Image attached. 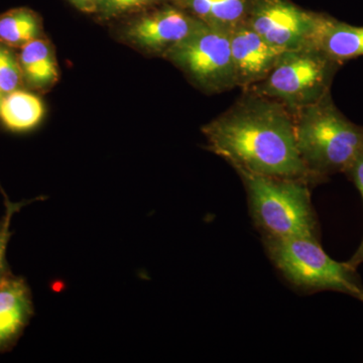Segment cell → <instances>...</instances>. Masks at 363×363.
<instances>
[{"instance_id": "obj_5", "label": "cell", "mask_w": 363, "mask_h": 363, "mask_svg": "<svg viewBox=\"0 0 363 363\" xmlns=\"http://www.w3.org/2000/svg\"><path fill=\"white\" fill-rule=\"evenodd\" d=\"M341 67L318 47L291 50L281 54L267 78L247 90L277 100L294 113L331 92Z\"/></svg>"}, {"instance_id": "obj_4", "label": "cell", "mask_w": 363, "mask_h": 363, "mask_svg": "<svg viewBox=\"0 0 363 363\" xmlns=\"http://www.w3.org/2000/svg\"><path fill=\"white\" fill-rule=\"evenodd\" d=\"M272 264L294 288L313 294L334 291L360 298L363 286L357 269L336 262L324 252L319 240L310 238H262Z\"/></svg>"}, {"instance_id": "obj_12", "label": "cell", "mask_w": 363, "mask_h": 363, "mask_svg": "<svg viewBox=\"0 0 363 363\" xmlns=\"http://www.w3.org/2000/svg\"><path fill=\"white\" fill-rule=\"evenodd\" d=\"M211 28L233 32L245 23L250 0H169Z\"/></svg>"}, {"instance_id": "obj_23", "label": "cell", "mask_w": 363, "mask_h": 363, "mask_svg": "<svg viewBox=\"0 0 363 363\" xmlns=\"http://www.w3.org/2000/svg\"></svg>"}, {"instance_id": "obj_14", "label": "cell", "mask_w": 363, "mask_h": 363, "mask_svg": "<svg viewBox=\"0 0 363 363\" xmlns=\"http://www.w3.org/2000/svg\"><path fill=\"white\" fill-rule=\"evenodd\" d=\"M45 116L42 100L23 89L4 95L0 104V121L13 133H26L39 125Z\"/></svg>"}, {"instance_id": "obj_1", "label": "cell", "mask_w": 363, "mask_h": 363, "mask_svg": "<svg viewBox=\"0 0 363 363\" xmlns=\"http://www.w3.org/2000/svg\"><path fill=\"white\" fill-rule=\"evenodd\" d=\"M202 133L208 149L235 171L314 184L298 152L293 112L277 100L245 90Z\"/></svg>"}, {"instance_id": "obj_16", "label": "cell", "mask_w": 363, "mask_h": 363, "mask_svg": "<svg viewBox=\"0 0 363 363\" xmlns=\"http://www.w3.org/2000/svg\"><path fill=\"white\" fill-rule=\"evenodd\" d=\"M11 49L0 43V90L4 95L21 89L25 85L18 56Z\"/></svg>"}, {"instance_id": "obj_22", "label": "cell", "mask_w": 363, "mask_h": 363, "mask_svg": "<svg viewBox=\"0 0 363 363\" xmlns=\"http://www.w3.org/2000/svg\"><path fill=\"white\" fill-rule=\"evenodd\" d=\"M360 301H362L363 302V295L362 296V298H359Z\"/></svg>"}, {"instance_id": "obj_6", "label": "cell", "mask_w": 363, "mask_h": 363, "mask_svg": "<svg viewBox=\"0 0 363 363\" xmlns=\"http://www.w3.org/2000/svg\"><path fill=\"white\" fill-rule=\"evenodd\" d=\"M164 59L173 63L193 84L209 94L238 87L231 56L230 32L206 25Z\"/></svg>"}, {"instance_id": "obj_17", "label": "cell", "mask_w": 363, "mask_h": 363, "mask_svg": "<svg viewBox=\"0 0 363 363\" xmlns=\"http://www.w3.org/2000/svg\"><path fill=\"white\" fill-rule=\"evenodd\" d=\"M169 0H99L96 13L102 18L135 16Z\"/></svg>"}, {"instance_id": "obj_11", "label": "cell", "mask_w": 363, "mask_h": 363, "mask_svg": "<svg viewBox=\"0 0 363 363\" xmlns=\"http://www.w3.org/2000/svg\"><path fill=\"white\" fill-rule=\"evenodd\" d=\"M23 83L28 88L47 91L59 80V69L50 43L39 39L21 48L18 55Z\"/></svg>"}, {"instance_id": "obj_21", "label": "cell", "mask_w": 363, "mask_h": 363, "mask_svg": "<svg viewBox=\"0 0 363 363\" xmlns=\"http://www.w3.org/2000/svg\"><path fill=\"white\" fill-rule=\"evenodd\" d=\"M4 94L1 92V90H0V104H1L2 99H4Z\"/></svg>"}, {"instance_id": "obj_9", "label": "cell", "mask_w": 363, "mask_h": 363, "mask_svg": "<svg viewBox=\"0 0 363 363\" xmlns=\"http://www.w3.org/2000/svg\"><path fill=\"white\" fill-rule=\"evenodd\" d=\"M230 45L236 86L243 90L267 78L285 52L269 44L245 23L230 33Z\"/></svg>"}, {"instance_id": "obj_3", "label": "cell", "mask_w": 363, "mask_h": 363, "mask_svg": "<svg viewBox=\"0 0 363 363\" xmlns=\"http://www.w3.org/2000/svg\"><path fill=\"white\" fill-rule=\"evenodd\" d=\"M247 195L253 224L262 238H310L319 240V228L309 183L236 169Z\"/></svg>"}, {"instance_id": "obj_20", "label": "cell", "mask_w": 363, "mask_h": 363, "mask_svg": "<svg viewBox=\"0 0 363 363\" xmlns=\"http://www.w3.org/2000/svg\"><path fill=\"white\" fill-rule=\"evenodd\" d=\"M68 1L83 13H95L99 0H68Z\"/></svg>"}, {"instance_id": "obj_7", "label": "cell", "mask_w": 363, "mask_h": 363, "mask_svg": "<svg viewBox=\"0 0 363 363\" xmlns=\"http://www.w3.org/2000/svg\"><path fill=\"white\" fill-rule=\"evenodd\" d=\"M326 13L307 11L292 0H250L245 23L281 51L318 47Z\"/></svg>"}, {"instance_id": "obj_2", "label": "cell", "mask_w": 363, "mask_h": 363, "mask_svg": "<svg viewBox=\"0 0 363 363\" xmlns=\"http://www.w3.org/2000/svg\"><path fill=\"white\" fill-rule=\"evenodd\" d=\"M293 114L298 152L314 184L347 173L363 150V126L339 111L331 92Z\"/></svg>"}, {"instance_id": "obj_8", "label": "cell", "mask_w": 363, "mask_h": 363, "mask_svg": "<svg viewBox=\"0 0 363 363\" xmlns=\"http://www.w3.org/2000/svg\"><path fill=\"white\" fill-rule=\"evenodd\" d=\"M205 26L187 11L171 1L135 14L123 28L126 42L143 51L164 58L169 50L180 45Z\"/></svg>"}, {"instance_id": "obj_19", "label": "cell", "mask_w": 363, "mask_h": 363, "mask_svg": "<svg viewBox=\"0 0 363 363\" xmlns=\"http://www.w3.org/2000/svg\"><path fill=\"white\" fill-rule=\"evenodd\" d=\"M346 175L350 177V180L357 186V190L359 191L363 200V150L360 152L357 159L355 160V162H353L352 166H351L350 171L346 173ZM346 262L354 269H357L359 264H363V238L357 252Z\"/></svg>"}, {"instance_id": "obj_13", "label": "cell", "mask_w": 363, "mask_h": 363, "mask_svg": "<svg viewBox=\"0 0 363 363\" xmlns=\"http://www.w3.org/2000/svg\"><path fill=\"white\" fill-rule=\"evenodd\" d=\"M318 48L343 66L363 57V26L350 25L327 14Z\"/></svg>"}, {"instance_id": "obj_10", "label": "cell", "mask_w": 363, "mask_h": 363, "mask_svg": "<svg viewBox=\"0 0 363 363\" xmlns=\"http://www.w3.org/2000/svg\"><path fill=\"white\" fill-rule=\"evenodd\" d=\"M33 313L32 295L25 279L9 274L0 279V351L16 343Z\"/></svg>"}, {"instance_id": "obj_18", "label": "cell", "mask_w": 363, "mask_h": 363, "mask_svg": "<svg viewBox=\"0 0 363 363\" xmlns=\"http://www.w3.org/2000/svg\"><path fill=\"white\" fill-rule=\"evenodd\" d=\"M4 201H6V215H4V220L0 223V279L6 277L9 272L6 269V253L7 245H9V238H11V233L9 230L11 227V218L13 214L20 211L21 208L25 206L26 204L33 201H26L21 203H13L9 201V198L4 194Z\"/></svg>"}, {"instance_id": "obj_15", "label": "cell", "mask_w": 363, "mask_h": 363, "mask_svg": "<svg viewBox=\"0 0 363 363\" xmlns=\"http://www.w3.org/2000/svg\"><path fill=\"white\" fill-rule=\"evenodd\" d=\"M43 23L39 14L28 7H18L0 14V43L11 48L25 47L42 38Z\"/></svg>"}]
</instances>
